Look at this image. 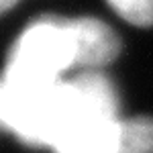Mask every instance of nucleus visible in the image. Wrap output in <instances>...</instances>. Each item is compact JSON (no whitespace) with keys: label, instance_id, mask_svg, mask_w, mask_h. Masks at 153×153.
<instances>
[{"label":"nucleus","instance_id":"f257e3e1","mask_svg":"<svg viewBox=\"0 0 153 153\" xmlns=\"http://www.w3.org/2000/svg\"><path fill=\"white\" fill-rule=\"evenodd\" d=\"M76 68V45L68 19L43 16L31 23L8 51L4 76L27 80H63Z\"/></svg>","mask_w":153,"mask_h":153},{"label":"nucleus","instance_id":"20e7f679","mask_svg":"<svg viewBox=\"0 0 153 153\" xmlns=\"http://www.w3.org/2000/svg\"><path fill=\"white\" fill-rule=\"evenodd\" d=\"M108 4L118 16H123L131 25H153V0H108Z\"/></svg>","mask_w":153,"mask_h":153},{"label":"nucleus","instance_id":"7ed1b4c3","mask_svg":"<svg viewBox=\"0 0 153 153\" xmlns=\"http://www.w3.org/2000/svg\"><path fill=\"white\" fill-rule=\"evenodd\" d=\"M120 153H153V118H125L120 125Z\"/></svg>","mask_w":153,"mask_h":153},{"label":"nucleus","instance_id":"f03ea898","mask_svg":"<svg viewBox=\"0 0 153 153\" xmlns=\"http://www.w3.org/2000/svg\"><path fill=\"white\" fill-rule=\"evenodd\" d=\"M76 45V68L98 71L110 63L120 51L117 33L98 19H68Z\"/></svg>","mask_w":153,"mask_h":153},{"label":"nucleus","instance_id":"39448f33","mask_svg":"<svg viewBox=\"0 0 153 153\" xmlns=\"http://www.w3.org/2000/svg\"><path fill=\"white\" fill-rule=\"evenodd\" d=\"M16 2H19V0H0V14H4L6 10H10Z\"/></svg>","mask_w":153,"mask_h":153}]
</instances>
